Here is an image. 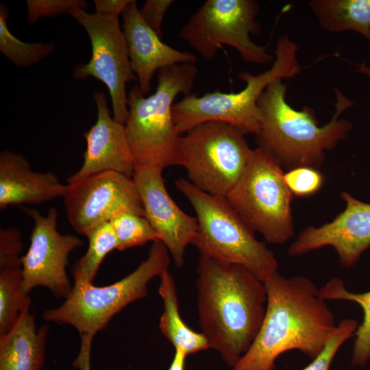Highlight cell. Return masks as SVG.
<instances>
[{
  "mask_svg": "<svg viewBox=\"0 0 370 370\" xmlns=\"http://www.w3.org/2000/svg\"><path fill=\"white\" fill-rule=\"evenodd\" d=\"M95 13L111 16L121 14L131 0H95Z\"/></svg>",
  "mask_w": 370,
  "mask_h": 370,
  "instance_id": "32",
  "label": "cell"
},
{
  "mask_svg": "<svg viewBox=\"0 0 370 370\" xmlns=\"http://www.w3.org/2000/svg\"><path fill=\"white\" fill-rule=\"evenodd\" d=\"M86 236L88 239V249L73 265L72 274L74 281L92 283L103 259L110 251L117 249L118 243L110 222L97 226Z\"/></svg>",
  "mask_w": 370,
  "mask_h": 370,
  "instance_id": "24",
  "label": "cell"
},
{
  "mask_svg": "<svg viewBox=\"0 0 370 370\" xmlns=\"http://www.w3.org/2000/svg\"><path fill=\"white\" fill-rule=\"evenodd\" d=\"M345 209L331 222L303 230L288 249L299 256L325 246L332 247L340 263L353 266L370 247V204L360 201L347 192L341 193Z\"/></svg>",
  "mask_w": 370,
  "mask_h": 370,
  "instance_id": "15",
  "label": "cell"
},
{
  "mask_svg": "<svg viewBox=\"0 0 370 370\" xmlns=\"http://www.w3.org/2000/svg\"><path fill=\"white\" fill-rule=\"evenodd\" d=\"M27 22L35 23L40 17H52L69 14L73 9L86 10L88 3L84 0H27Z\"/></svg>",
  "mask_w": 370,
  "mask_h": 370,
  "instance_id": "28",
  "label": "cell"
},
{
  "mask_svg": "<svg viewBox=\"0 0 370 370\" xmlns=\"http://www.w3.org/2000/svg\"><path fill=\"white\" fill-rule=\"evenodd\" d=\"M357 71L366 75L370 79V66H367L365 63L357 64Z\"/></svg>",
  "mask_w": 370,
  "mask_h": 370,
  "instance_id": "34",
  "label": "cell"
},
{
  "mask_svg": "<svg viewBox=\"0 0 370 370\" xmlns=\"http://www.w3.org/2000/svg\"><path fill=\"white\" fill-rule=\"evenodd\" d=\"M8 8L0 4V51L17 66L26 67L47 58L55 49L53 42H26L13 35L8 26Z\"/></svg>",
  "mask_w": 370,
  "mask_h": 370,
  "instance_id": "25",
  "label": "cell"
},
{
  "mask_svg": "<svg viewBox=\"0 0 370 370\" xmlns=\"http://www.w3.org/2000/svg\"><path fill=\"white\" fill-rule=\"evenodd\" d=\"M309 5L324 29L354 31L370 42V0H313Z\"/></svg>",
  "mask_w": 370,
  "mask_h": 370,
  "instance_id": "21",
  "label": "cell"
},
{
  "mask_svg": "<svg viewBox=\"0 0 370 370\" xmlns=\"http://www.w3.org/2000/svg\"><path fill=\"white\" fill-rule=\"evenodd\" d=\"M186 357L187 355L184 352L175 350L173 358L168 370H184Z\"/></svg>",
  "mask_w": 370,
  "mask_h": 370,
  "instance_id": "33",
  "label": "cell"
},
{
  "mask_svg": "<svg viewBox=\"0 0 370 370\" xmlns=\"http://www.w3.org/2000/svg\"><path fill=\"white\" fill-rule=\"evenodd\" d=\"M245 134L230 124L210 121L182 135L179 165L201 190L225 198L252 154Z\"/></svg>",
  "mask_w": 370,
  "mask_h": 370,
  "instance_id": "9",
  "label": "cell"
},
{
  "mask_svg": "<svg viewBox=\"0 0 370 370\" xmlns=\"http://www.w3.org/2000/svg\"><path fill=\"white\" fill-rule=\"evenodd\" d=\"M121 15L130 60L145 95L150 91L157 71L177 64L195 62L193 53L177 50L161 40L142 18L136 1L131 0Z\"/></svg>",
  "mask_w": 370,
  "mask_h": 370,
  "instance_id": "17",
  "label": "cell"
},
{
  "mask_svg": "<svg viewBox=\"0 0 370 370\" xmlns=\"http://www.w3.org/2000/svg\"><path fill=\"white\" fill-rule=\"evenodd\" d=\"M160 279L158 293L164 307L159 324L162 333L175 350L187 356L210 348L206 336L192 330L182 319L175 280L169 271L164 272Z\"/></svg>",
  "mask_w": 370,
  "mask_h": 370,
  "instance_id": "20",
  "label": "cell"
},
{
  "mask_svg": "<svg viewBox=\"0 0 370 370\" xmlns=\"http://www.w3.org/2000/svg\"><path fill=\"white\" fill-rule=\"evenodd\" d=\"M97 117L95 123L84 134L86 149L81 168L66 180L68 184L78 182L101 172L114 171L132 177L134 162L127 143L125 125L110 116L106 96L93 95Z\"/></svg>",
  "mask_w": 370,
  "mask_h": 370,
  "instance_id": "16",
  "label": "cell"
},
{
  "mask_svg": "<svg viewBox=\"0 0 370 370\" xmlns=\"http://www.w3.org/2000/svg\"><path fill=\"white\" fill-rule=\"evenodd\" d=\"M197 287L199 323L210 348L233 367L247 352L266 310L264 282L242 266L200 256Z\"/></svg>",
  "mask_w": 370,
  "mask_h": 370,
  "instance_id": "2",
  "label": "cell"
},
{
  "mask_svg": "<svg viewBox=\"0 0 370 370\" xmlns=\"http://www.w3.org/2000/svg\"><path fill=\"white\" fill-rule=\"evenodd\" d=\"M319 293L325 300L353 301L361 308L363 318L354 336L352 365L364 367L370 361V291L362 293L350 292L341 278H333L319 288Z\"/></svg>",
  "mask_w": 370,
  "mask_h": 370,
  "instance_id": "22",
  "label": "cell"
},
{
  "mask_svg": "<svg viewBox=\"0 0 370 370\" xmlns=\"http://www.w3.org/2000/svg\"><path fill=\"white\" fill-rule=\"evenodd\" d=\"M175 184L195 212L197 230L191 245L201 256L242 266L262 282L278 271L273 251L256 238L225 198L205 193L181 177Z\"/></svg>",
  "mask_w": 370,
  "mask_h": 370,
  "instance_id": "6",
  "label": "cell"
},
{
  "mask_svg": "<svg viewBox=\"0 0 370 370\" xmlns=\"http://www.w3.org/2000/svg\"><path fill=\"white\" fill-rule=\"evenodd\" d=\"M22 233L16 227L0 230V269L22 267Z\"/></svg>",
  "mask_w": 370,
  "mask_h": 370,
  "instance_id": "30",
  "label": "cell"
},
{
  "mask_svg": "<svg viewBox=\"0 0 370 370\" xmlns=\"http://www.w3.org/2000/svg\"><path fill=\"white\" fill-rule=\"evenodd\" d=\"M286 85L278 79L271 82L258 101L260 129L256 135L258 147L291 169L316 168L325 152L333 149L352 130L351 123L341 115L352 101L336 90V110L331 121L319 127L312 109L294 110L286 101Z\"/></svg>",
  "mask_w": 370,
  "mask_h": 370,
  "instance_id": "3",
  "label": "cell"
},
{
  "mask_svg": "<svg viewBox=\"0 0 370 370\" xmlns=\"http://www.w3.org/2000/svg\"><path fill=\"white\" fill-rule=\"evenodd\" d=\"M22 209L34 221L29 249L21 257L22 291L29 294L34 288L44 286L56 297L66 298L72 289L66 270L69 255L83 242L75 235L58 232L54 207L45 216L34 208Z\"/></svg>",
  "mask_w": 370,
  "mask_h": 370,
  "instance_id": "12",
  "label": "cell"
},
{
  "mask_svg": "<svg viewBox=\"0 0 370 370\" xmlns=\"http://www.w3.org/2000/svg\"><path fill=\"white\" fill-rule=\"evenodd\" d=\"M22 282V267L0 269V337L29 310L31 298L23 292Z\"/></svg>",
  "mask_w": 370,
  "mask_h": 370,
  "instance_id": "23",
  "label": "cell"
},
{
  "mask_svg": "<svg viewBox=\"0 0 370 370\" xmlns=\"http://www.w3.org/2000/svg\"><path fill=\"white\" fill-rule=\"evenodd\" d=\"M298 47L286 36L277 42L272 66L253 75L241 72L238 77L246 83L238 92L225 93L215 90L201 96L190 94L173 104V116L178 132L182 135L210 121L232 125L245 135H257L260 129L258 101L267 86L275 79L293 77L301 72L297 60Z\"/></svg>",
  "mask_w": 370,
  "mask_h": 370,
  "instance_id": "7",
  "label": "cell"
},
{
  "mask_svg": "<svg viewBox=\"0 0 370 370\" xmlns=\"http://www.w3.org/2000/svg\"><path fill=\"white\" fill-rule=\"evenodd\" d=\"M63 199L71 225L84 236L123 212L145 217L133 178L117 172H101L69 184Z\"/></svg>",
  "mask_w": 370,
  "mask_h": 370,
  "instance_id": "13",
  "label": "cell"
},
{
  "mask_svg": "<svg viewBox=\"0 0 370 370\" xmlns=\"http://www.w3.org/2000/svg\"><path fill=\"white\" fill-rule=\"evenodd\" d=\"M259 10L254 0H207L182 27L178 37L206 60H212L223 45H228L245 62L265 64L273 60V56L250 38L260 32Z\"/></svg>",
  "mask_w": 370,
  "mask_h": 370,
  "instance_id": "10",
  "label": "cell"
},
{
  "mask_svg": "<svg viewBox=\"0 0 370 370\" xmlns=\"http://www.w3.org/2000/svg\"><path fill=\"white\" fill-rule=\"evenodd\" d=\"M358 325L359 323L354 319L340 321L322 352L301 370H331L332 362L339 348L347 340L355 336Z\"/></svg>",
  "mask_w": 370,
  "mask_h": 370,
  "instance_id": "27",
  "label": "cell"
},
{
  "mask_svg": "<svg viewBox=\"0 0 370 370\" xmlns=\"http://www.w3.org/2000/svg\"><path fill=\"white\" fill-rule=\"evenodd\" d=\"M69 15L88 34L92 48L90 61L73 69V77L82 80L93 77L109 91L113 119L125 125L129 114L126 84L137 79L130 60L127 43L119 17L72 10Z\"/></svg>",
  "mask_w": 370,
  "mask_h": 370,
  "instance_id": "11",
  "label": "cell"
},
{
  "mask_svg": "<svg viewBox=\"0 0 370 370\" xmlns=\"http://www.w3.org/2000/svg\"><path fill=\"white\" fill-rule=\"evenodd\" d=\"M173 3L172 0H147L142 8H139L143 20L161 38L163 36V19Z\"/></svg>",
  "mask_w": 370,
  "mask_h": 370,
  "instance_id": "31",
  "label": "cell"
},
{
  "mask_svg": "<svg viewBox=\"0 0 370 370\" xmlns=\"http://www.w3.org/2000/svg\"><path fill=\"white\" fill-rule=\"evenodd\" d=\"M162 171L158 167L135 166L132 178L145 217L167 247L175 264L180 268L184 263L186 248L197 234V220L172 199L165 187Z\"/></svg>",
  "mask_w": 370,
  "mask_h": 370,
  "instance_id": "14",
  "label": "cell"
},
{
  "mask_svg": "<svg viewBox=\"0 0 370 370\" xmlns=\"http://www.w3.org/2000/svg\"><path fill=\"white\" fill-rule=\"evenodd\" d=\"M49 325L36 327L29 310L0 337V370H41L45 363Z\"/></svg>",
  "mask_w": 370,
  "mask_h": 370,
  "instance_id": "19",
  "label": "cell"
},
{
  "mask_svg": "<svg viewBox=\"0 0 370 370\" xmlns=\"http://www.w3.org/2000/svg\"><path fill=\"white\" fill-rule=\"evenodd\" d=\"M198 70L195 63H182L158 71L153 94L145 97L138 84L127 94L129 114L125 124L134 166L164 168L179 165L182 135L173 116L176 97L191 94Z\"/></svg>",
  "mask_w": 370,
  "mask_h": 370,
  "instance_id": "5",
  "label": "cell"
},
{
  "mask_svg": "<svg viewBox=\"0 0 370 370\" xmlns=\"http://www.w3.org/2000/svg\"><path fill=\"white\" fill-rule=\"evenodd\" d=\"M169 252L160 240L153 241L147 258L131 273L110 285L95 286L91 282H74L64 303L43 312L46 321L68 324L79 334V354L73 367L90 370V353L95 335L128 304L147 295L153 278L168 271Z\"/></svg>",
  "mask_w": 370,
  "mask_h": 370,
  "instance_id": "4",
  "label": "cell"
},
{
  "mask_svg": "<svg viewBox=\"0 0 370 370\" xmlns=\"http://www.w3.org/2000/svg\"><path fill=\"white\" fill-rule=\"evenodd\" d=\"M110 223L115 233L119 251L141 246L149 241L160 240L148 219L132 212H123Z\"/></svg>",
  "mask_w": 370,
  "mask_h": 370,
  "instance_id": "26",
  "label": "cell"
},
{
  "mask_svg": "<svg viewBox=\"0 0 370 370\" xmlns=\"http://www.w3.org/2000/svg\"><path fill=\"white\" fill-rule=\"evenodd\" d=\"M267 305L260 328L232 370H273L283 353L299 350L311 359L324 349L337 328L314 283L278 271L264 282Z\"/></svg>",
  "mask_w": 370,
  "mask_h": 370,
  "instance_id": "1",
  "label": "cell"
},
{
  "mask_svg": "<svg viewBox=\"0 0 370 370\" xmlns=\"http://www.w3.org/2000/svg\"><path fill=\"white\" fill-rule=\"evenodd\" d=\"M282 166L262 148L253 149L242 176L225 199L253 231L266 241L282 244L294 233L293 195L286 186Z\"/></svg>",
  "mask_w": 370,
  "mask_h": 370,
  "instance_id": "8",
  "label": "cell"
},
{
  "mask_svg": "<svg viewBox=\"0 0 370 370\" xmlns=\"http://www.w3.org/2000/svg\"><path fill=\"white\" fill-rule=\"evenodd\" d=\"M69 184L51 172L32 169L21 153L5 150L0 153V209L23 204H37L63 197Z\"/></svg>",
  "mask_w": 370,
  "mask_h": 370,
  "instance_id": "18",
  "label": "cell"
},
{
  "mask_svg": "<svg viewBox=\"0 0 370 370\" xmlns=\"http://www.w3.org/2000/svg\"><path fill=\"white\" fill-rule=\"evenodd\" d=\"M286 186L293 195L304 197L317 193L322 186L323 177L316 168L301 166L284 173Z\"/></svg>",
  "mask_w": 370,
  "mask_h": 370,
  "instance_id": "29",
  "label": "cell"
}]
</instances>
